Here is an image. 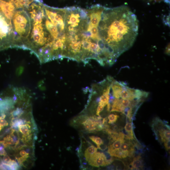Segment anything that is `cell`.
Listing matches in <instances>:
<instances>
[{
    "mask_svg": "<svg viewBox=\"0 0 170 170\" xmlns=\"http://www.w3.org/2000/svg\"><path fill=\"white\" fill-rule=\"evenodd\" d=\"M27 11L31 21L24 49L31 51L42 63L63 58L66 42V8L35 2Z\"/></svg>",
    "mask_w": 170,
    "mask_h": 170,
    "instance_id": "cell-1",
    "label": "cell"
},
{
    "mask_svg": "<svg viewBox=\"0 0 170 170\" xmlns=\"http://www.w3.org/2000/svg\"><path fill=\"white\" fill-rule=\"evenodd\" d=\"M98 28V48L103 55L105 53V58L112 59L111 57L117 55L122 44L124 35L123 28L117 18L114 8L104 7Z\"/></svg>",
    "mask_w": 170,
    "mask_h": 170,
    "instance_id": "cell-2",
    "label": "cell"
},
{
    "mask_svg": "<svg viewBox=\"0 0 170 170\" xmlns=\"http://www.w3.org/2000/svg\"><path fill=\"white\" fill-rule=\"evenodd\" d=\"M15 46L12 21L0 13V51Z\"/></svg>",
    "mask_w": 170,
    "mask_h": 170,
    "instance_id": "cell-3",
    "label": "cell"
},
{
    "mask_svg": "<svg viewBox=\"0 0 170 170\" xmlns=\"http://www.w3.org/2000/svg\"><path fill=\"white\" fill-rule=\"evenodd\" d=\"M111 159L108 160L103 153L96 152L88 159L87 161L89 165L93 167H99L110 164L112 162Z\"/></svg>",
    "mask_w": 170,
    "mask_h": 170,
    "instance_id": "cell-4",
    "label": "cell"
},
{
    "mask_svg": "<svg viewBox=\"0 0 170 170\" xmlns=\"http://www.w3.org/2000/svg\"><path fill=\"white\" fill-rule=\"evenodd\" d=\"M132 145L130 143L128 142L125 140L119 149L110 155L120 158H124L131 156L134 151V147L132 146Z\"/></svg>",
    "mask_w": 170,
    "mask_h": 170,
    "instance_id": "cell-5",
    "label": "cell"
},
{
    "mask_svg": "<svg viewBox=\"0 0 170 170\" xmlns=\"http://www.w3.org/2000/svg\"><path fill=\"white\" fill-rule=\"evenodd\" d=\"M112 140L108 147V153L110 155L118 150L125 141V135L122 132L116 133L111 136Z\"/></svg>",
    "mask_w": 170,
    "mask_h": 170,
    "instance_id": "cell-6",
    "label": "cell"
},
{
    "mask_svg": "<svg viewBox=\"0 0 170 170\" xmlns=\"http://www.w3.org/2000/svg\"><path fill=\"white\" fill-rule=\"evenodd\" d=\"M82 124L85 129L90 132L100 130L102 128L101 123L98 122L96 119L94 118H88L84 120Z\"/></svg>",
    "mask_w": 170,
    "mask_h": 170,
    "instance_id": "cell-7",
    "label": "cell"
},
{
    "mask_svg": "<svg viewBox=\"0 0 170 170\" xmlns=\"http://www.w3.org/2000/svg\"><path fill=\"white\" fill-rule=\"evenodd\" d=\"M157 133H155L158 134L159 138L160 139L161 141L164 143L170 141V132L169 127L166 129L162 125L158 127Z\"/></svg>",
    "mask_w": 170,
    "mask_h": 170,
    "instance_id": "cell-8",
    "label": "cell"
},
{
    "mask_svg": "<svg viewBox=\"0 0 170 170\" xmlns=\"http://www.w3.org/2000/svg\"><path fill=\"white\" fill-rule=\"evenodd\" d=\"M113 91V96L116 98L121 97V93L123 85L116 81H113L111 84Z\"/></svg>",
    "mask_w": 170,
    "mask_h": 170,
    "instance_id": "cell-9",
    "label": "cell"
},
{
    "mask_svg": "<svg viewBox=\"0 0 170 170\" xmlns=\"http://www.w3.org/2000/svg\"><path fill=\"white\" fill-rule=\"evenodd\" d=\"M140 156L134 158L133 161L131 162V169H139L143 168V165Z\"/></svg>",
    "mask_w": 170,
    "mask_h": 170,
    "instance_id": "cell-10",
    "label": "cell"
},
{
    "mask_svg": "<svg viewBox=\"0 0 170 170\" xmlns=\"http://www.w3.org/2000/svg\"><path fill=\"white\" fill-rule=\"evenodd\" d=\"M97 148L93 146H91L88 147L84 152V157L86 160L88 161V159L97 152Z\"/></svg>",
    "mask_w": 170,
    "mask_h": 170,
    "instance_id": "cell-11",
    "label": "cell"
},
{
    "mask_svg": "<svg viewBox=\"0 0 170 170\" xmlns=\"http://www.w3.org/2000/svg\"><path fill=\"white\" fill-rule=\"evenodd\" d=\"M108 94L103 92V95L100 97V101L99 104H101L105 106L108 105L109 103L110 95Z\"/></svg>",
    "mask_w": 170,
    "mask_h": 170,
    "instance_id": "cell-12",
    "label": "cell"
},
{
    "mask_svg": "<svg viewBox=\"0 0 170 170\" xmlns=\"http://www.w3.org/2000/svg\"><path fill=\"white\" fill-rule=\"evenodd\" d=\"M90 138L97 145L98 148L101 149L100 146L104 144V141L101 138L97 136H92L90 137Z\"/></svg>",
    "mask_w": 170,
    "mask_h": 170,
    "instance_id": "cell-13",
    "label": "cell"
},
{
    "mask_svg": "<svg viewBox=\"0 0 170 170\" xmlns=\"http://www.w3.org/2000/svg\"><path fill=\"white\" fill-rule=\"evenodd\" d=\"M19 130L22 134L25 136L28 135L29 133V125H22L19 126Z\"/></svg>",
    "mask_w": 170,
    "mask_h": 170,
    "instance_id": "cell-14",
    "label": "cell"
},
{
    "mask_svg": "<svg viewBox=\"0 0 170 170\" xmlns=\"http://www.w3.org/2000/svg\"><path fill=\"white\" fill-rule=\"evenodd\" d=\"M126 87L125 86V85H123V90L121 93V97L122 99L129 100L130 95Z\"/></svg>",
    "mask_w": 170,
    "mask_h": 170,
    "instance_id": "cell-15",
    "label": "cell"
},
{
    "mask_svg": "<svg viewBox=\"0 0 170 170\" xmlns=\"http://www.w3.org/2000/svg\"><path fill=\"white\" fill-rule=\"evenodd\" d=\"M119 117V116L117 115L113 114L110 115L108 117V123L112 124L115 123Z\"/></svg>",
    "mask_w": 170,
    "mask_h": 170,
    "instance_id": "cell-16",
    "label": "cell"
},
{
    "mask_svg": "<svg viewBox=\"0 0 170 170\" xmlns=\"http://www.w3.org/2000/svg\"><path fill=\"white\" fill-rule=\"evenodd\" d=\"M3 164L6 165L9 164V163L12 161V160L10 158L9 156L6 155H5L3 157Z\"/></svg>",
    "mask_w": 170,
    "mask_h": 170,
    "instance_id": "cell-17",
    "label": "cell"
},
{
    "mask_svg": "<svg viewBox=\"0 0 170 170\" xmlns=\"http://www.w3.org/2000/svg\"><path fill=\"white\" fill-rule=\"evenodd\" d=\"M105 106L101 104H99L98 106L96 112V114L98 116H100V113L104 110Z\"/></svg>",
    "mask_w": 170,
    "mask_h": 170,
    "instance_id": "cell-18",
    "label": "cell"
},
{
    "mask_svg": "<svg viewBox=\"0 0 170 170\" xmlns=\"http://www.w3.org/2000/svg\"><path fill=\"white\" fill-rule=\"evenodd\" d=\"M0 125L3 127L8 125V123L7 122L5 119H0Z\"/></svg>",
    "mask_w": 170,
    "mask_h": 170,
    "instance_id": "cell-19",
    "label": "cell"
},
{
    "mask_svg": "<svg viewBox=\"0 0 170 170\" xmlns=\"http://www.w3.org/2000/svg\"><path fill=\"white\" fill-rule=\"evenodd\" d=\"M20 154L21 156L24 159H26L28 157V154H27L26 152L24 150L21 151Z\"/></svg>",
    "mask_w": 170,
    "mask_h": 170,
    "instance_id": "cell-20",
    "label": "cell"
},
{
    "mask_svg": "<svg viewBox=\"0 0 170 170\" xmlns=\"http://www.w3.org/2000/svg\"><path fill=\"white\" fill-rule=\"evenodd\" d=\"M6 154V153L3 147L0 145V155L5 156Z\"/></svg>",
    "mask_w": 170,
    "mask_h": 170,
    "instance_id": "cell-21",
    "label": "cell"
},
{
    "mask_svg": "<svg viewBox=\"0 0 170 170\" xmlns=\"http://www.w3.org/2000/svg\"><path fill=\"white\" fill-rule=\"evenodd\" d=\"M164 146L167 151L170 149V141L166 142L164 143Z\"/></svg>",
    "mask_w": 170,
    "mask_h": 170,
    "instance_id": "cell-22",
    "label": "cell"
},
{
    "mask_svg": "<svg viewBox=\"0 0 170 170\" xmlns=\"http://www.w3.org/2000/svg\"><path fill=\"white\" fill-rule=\"evenodd\" d=\"M165 52L166 53V54L168 55H170V45L169 44V45H168L167 46V47L166 48V50H165Z\"/></svg>",
    "mask_w": 170,
    "mask_h": 170,
    "instance_id": "cell-23",
    "label": "cell"
}]
</instances>
